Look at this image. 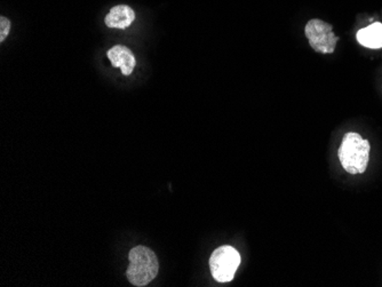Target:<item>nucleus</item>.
Returning a JSON list of instances; mask_svg holds the SVG:
<instances>
[{"label":"nucleus","mask_w":382,"mask_h":287,"mask_svg":"<svg viewBox=\"0 0 382 287\" xmlns=\"http://www.w3.org/2000/svg\"><path fill=\"white\" fill-rule=\"evenodd\" d=\"M305 33L312 49L317 53L331 54L335 51L339 37L335 35L331 24L324 22L323 20H310L307 23Z\"/></svg>","instance_id":"4"},{"label":"nucleus","mask_w":382,"mask_h":287,"mask_svg":"<svg viewBox=\"0 0 382 287\" xmlns=\"http://www.w3.org/2000/svg\"><path fill=\"white\" fill-rule=\"evenodd\" d=\"M371 146L369 141L358 133L349 132L344 135L339 148L338 157L341 166L353 176L363 174L369 165Z\"/></svg>","instance_id":"1"},{"label":"nucleus","mask_w":382,"mask_h":287,"mask_svg":"<svg viewBox=\"0 0 382 287\" xmlns=\"http://www.w3.org/2000/svg\"><path fill=\"white\" fill-rule=\"evenodd\" d=\"M10 20L1 16L0 17V42H3L7 38V36L10 33Z\"/></svg>","instance_id":"8"},{"label":"nucleus","mask_w":382,"mask_h":287,"mask_svg":"<svg viewBox=\"0 0 382 287\" xmlns=\"http://www.w3.org/2000/svg\"><path fill=\"white\" fill-rule=\"evenodd\" d=\"M128 258L130 265L126 276L132 284L139 287L147 286L156 278L160 263L153 251L146 246H137L131 249Z\"/></svg>","instance_id":"2"},{"label":"nucleus","mask_w":382,"mask_h":287,"mask_svg":"<svg viewBox=\"0 0 382 287\" xmlns=\"http://www.w3.org/2000/svg\"><path fill=\"white\" fill-rule=\"evenodd\" d=\"M357 42L364 47L378 49L382 47V23L376 22L357 32Z\"/></svg>","instance_id":"7"},{"label":"nucleus","mask_w":382,"mask_h":287,"mask_svg":"<svg viewBox=\"0 0 382 287\" xmlns=\"http://www.w3.org/2000/svg\"><path fill=\"white\" fill-rule=\"evenodd\" d=\"M135 20V12L128 5H118L112 7L108 15L105 16V26L112 29H126Z\"/></svg>","instance_id":"6"},{"label":"nucleus","mask_w":382,"mask_h":287,"mask_svg":"<svg viewBox=\"0 0 382 287\" xmlns=\"http://www.w3.org/2000/svg\"><path fill=\"white\" fill-rule=\"evenodd\" d=\"M107 55L109 60L112 61V67L121 68L125 76H130L133 72L137 60L130 48L121 45L114 46L109 49Z\"/></svg>","instance_id":"5"},{"label":"nucleus","mask_w":382,"mask_h":287,"mask_svg":"<svg viewBox=\"0 0 382 287\" xmlns=\"http://www.w3.org/2000/svg\"><path fill=\"white\" fill-rule=\"evenodd\" d=\"M240 265V256L233 246H221L215 249L210 258V270L215 281L228 283L235 277Z\"/></svg>","instance_id":"3"}]
</instances>
